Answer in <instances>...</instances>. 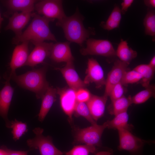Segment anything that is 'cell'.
Segmentation results:
<instances>
[{
  "label": "cell",
  "mask_w": 155,
  "mask_h": 155,
  "mask_svg": "<svg viewBox=\"0 0 155 155\" xmlns=\"http://www.w3.org/2000/svg\"><path fill=\"white\" fill-rule=\"evenodd\" d=\"M45 67L33 69L23 74L16 73L9 76L20 86L34 92L37 99L41 98L49 87L46 79Z\"/></svg>",
  "instance_id": "cell-3"
},
{
  "label": "cell",
  "mask_w": 155,
  "mask_h": 155,
  "mask_svg": "<svg viewBox=\"0 0 155 155\" xmlns=\"http://www.w3.org/2000/svg\"><path fill=\"white\" fill-rule=\"evenodd\" d=\"M74 113L76 117L82 116L85 118L92 125L96 123L92 118L88 107L85 102L76 101Z\"/></svg>",
  "instance_id": "cell-28"
},
{
  "label": "cell",
  "mask_w": 155,
  "mask_h": 155,
  "mask_svg": "<svg viewBox=\"0 0 155 155\" xmlns=\"http://www.w3.org/2000/svg\"><path fill=\"white\" fill-rule=\"evenodd\" d=\"M144 2L145 5L151 8H154L155 7V0H144Z\"/></svg>",
  "instance_id": "cell-37"
},
{
  "label": "cell",
  "mask_w": 155,
  "mask_h": 155,
  "mask_svg": "<svg viewBox=\"0 0 155 155\" xmlns=\"http://www.w3.org/2000/svg\"><path fill=\"white\" fill-rule=\"evenodd\" d=\"M7 155H28V151H16L7 148L4 146Z\"/></svg>",
  "instance_id": "cell-36"
},
{
  "label": "cell",
  "mask_w": 155,
  "mask_h": 155,
  "mask_svg": "<svg viewBox=\"0 0 155 155\" xmlns=\"http://www.w3.org/2000/svg\"><path fill=\"white\" fill-rule=\"evenodd\" d=\"M155 87L153 85H150L133 97H131L132 104H140L143 103L150 98L155 97Z\"/></svg>",
  "instance_id": "cell-25"
},
{
  "label": "cell",
  "mask_w": 155,
  "mask_h": 155,
  "mask_svg": "<svg viewBox=\"0 0 155 155\" xmlns=\"http://www.w3.org/2000/svg\"><path fill=\"white\" fill-rule=\"evenodd\" d=\"M35 47L29 54L24 66L33 67L43 62L49 56L54 43L53 42H32Z\"/></svg>",
  "instance_id": "cell-11"
},
{
  "label": "cell",
  "mask_w": 155,
  "mask_h": 155,
  "mask_svg": "<svg viewBox=\"0 0 155 155\" xmlns=\"http://www.w3.org/2000/svg\"><path fill=\"white\" fill-rule=\"evenodd\" d=\"M111 120L105 122L106 128L109 129H125L130 131L133 126L128 123L129 116L127 111L118 114Z\"/></svg>",
  "instance_id": "cell-21"
},
{
  "label": "cell",
  "mask_w": 155,
  "mask_h": 155,
  "mask_svg": "<svg viewBox=\"0 0 155 155\" xmlns=\"http://www.w3.org/2000/svg\"><path fill=\"white\" fill-rule=\"evenodd\" d=\"M108 96L104 95L99 96L91 94L86 104L90 114L95 121H96L104 114Z\"/></svg>",
  "instance_id": "cell-18"
},
{
  "label": "cell",
  "mask_w": 155,
  "mask_h": 155,
  "mask_svg": "<svg viewBox=\"0 0 155 155\" xmlns=\"http://www.w3.org/2000/svg\"><path fill=\"white\" fill-rule=\"evenodd\" d=\"M57 89L49 86L42 97L41 106L38 115V120L42 122L44 119L53 103L56 100Z\"/></svg>",
  "instance_id": "cell-20"
},
{
  "label": "cell",
  "mask_w": 155,
  "mask_h": 155,
  "mask_svg": "<svg viewBox=\"0 0 155 155\" xmlns=\"http://www.w3.org/2000/svg\"><path fill=\"white\" fill-rule=\"evenodd\" d=\"M9 128L12 129L11 133L13 138L15 141L19 140L28 131L26 123L18 121L16 119L11 121Z\"/></svg>",
  "instance_id": "cell-27"
},
{
  "label": "cell",
  "mask_w": 155,
  "mask_h": 155,
  "mask_svg": "<svg viewBox=\"0 0 155 155\" xmlns=\"http://www.w3.org/2000/svg\"><path fill=\"white\" fill-rule=\"evenodd\" d=\"M9 77L3 88L0 91V116L4 119L6 126L9 128L10 122L7 118L8 111L13 96L14 89L10 83Z\"/></svg>",
  "instance_id": "cell-13"
},
{
  "label": "cell",
  "mask_w": 155,
  "mask_h": 155,
  "mask_svg": "<svg viewBox=\"0 0 155 155\" xmlns=\"http://www.w3.org/2000/svg\"><path fill=\"white\" fill-rule=\"evenodd\" d=\"M96 147L88 145L75 146L70 150L64 153L65 155H89L90 153H95Z\"/></svg>",
  "instance_id": "cell-29"
},
{
  "label": "cell",
  "mask_w": 155,
  "mask_h": 155,
  "mask_svg": "<svg viewBox=\"0 0 155 155\" xmlns=\"http://www.w3.org/2000/svg\"><path fill=\"white\" fill-rule=\"evenodd\" d=\"M84 19L83 17L77 10L73 15L66 16L63 19L57 21L56 25L62 28L65 37L69 42L82 46L90 35L95 33L94 29L85 28L83 22Z\"/></svg>",
  "instance_id": "cell-2"
},
{
  "label": "cell",
  "mask_w": 155,
  "mask_h": 155,
  "mask_svg": "<svg viewBox=\"0 0 155 155\" xmlns=\"http://www.w3.org/2000/svg\"><path fill=\"white\" fill-rule=\"evenodd\" d=\"M80 52L84 55H98L107 57L116 55L112 44L106 40L89 38L86 40V47L81 49Z\"/></svg>",
  "instance_id": "cell-7"
},
{
  "label": "cell",
  "mask_w": 155,
  "mask_h": 155,
  "mask_svg": "<svg viewBox=\"0 0 155 155\" xmlns=\"http://www.w3.org/2000/svg\"><path fill=\"white\" fill-rule=\"evenodd\" d=\"M120 23L108 19L105 22L101 23V26L104 29L110 30L119 27Z\"/></svg>",
  "instance_id": "cell-34"
},
{
  "label": "cell",
  "mask_w": 155,
  "mask_h": 155,
  "mask_svg": "<svg viewBox=\"0 0 155 155\" xmlns=\"http://www.w3.org/2000/svg\"><path fill=\"white\" fill-rule=\"evenodd\" d=\"M152 67L155 69V56H154L148 64Z\"/></svg>",
  "instance_id": "cell-39"
},
{
  "label": "cell",
  "mask_w": 155,
  "mask_h": 155,
  "mask_svg": "<svg viewBox=\"0 0 155 155\" xmlns=\"http://www.w3.org/2000/svg\"><path fill=\"white\" fill-rule=\"evenodd\" d=\"M128 65L119 59L115 61L106 80L104 95L108 97L113 87L121 82L125 73L129 70Z\"/></svg>",
  "instance_id": "cell-10"
},
{
  "label": "cell",
  "mask_w": 155,
  "mask_h": 155,
  "mask_svg": "<svg viewBox=\"0 0 155 155\" xmlns=\"http://www.w3.org/2000/svg\"><path fill=\"white\" fill-rule=\"evenodd\" d=\"M142 78L141 75L136 70H128L124 74L121 82L123 85L139 82Z\"/></svg>",
  "instance_id": "cell-30"
},
{
  "label": "cell",
  "mask_w": 155,
  "mask_h": 155,
  "mask_svg": "<svg viewBox=\"0 0 155 155\" xmlns=\"http://www.w3.org/2000/svg\"><path fill=\"white\" fill-rule=\"evenodd\" d=\"M155 69L148 64H140L133 69L142 75V78L139 82L145 88L150 85V81L154 77Z\"/></svg>",
  "instance_id": "cell-24"
},
{
  "label": "cell",
  "mask_w": 155,
  "mask_h": 155,
  "mask_svg": "<svg viewBox=\"0 0 155 155\" xmlns=\"http://www.w3.org/2000/svg\"><path fill=\"white\" fill-rule=\"evenodd\" d=\"M57 94L60 97V104L61 108L68 117L70 123H72V115L74 113L76 100V91L70 88H57Z\"/></svg>",
  "instance_id": "cell-12"
},
{
  "label": "cell",
  "mask_w": 155,
  "mask_h": 155,
  "mask_svg": "<svg viewBox=\"0 0 155 155\" xmlns=\"http://www.w3.org/2000/svg\"><path fill=\"white\" fill-rule=\"evenodd\" d=\"M38 1L35 0H8L4 1L8 9L5 15L8 16L19 11L32 12L34 10L35 4Z\"/></svg>",
  "instance_id": "cell-19"
},
{
  "label": "cell",
  "mask_w": 155,
  "mask_h": 155,
  "mask_svg": "<svg viewBox=\"0 0 155 155\" xmlns=\"http://www.w3.org/2000/svg\"><path fill=\"white\" fill-rule=\"evenodd\" d=\"M120 150H126L131 153L140 150L144 145L150 142L142 139L133 135L130 131L125 129L118 130Z\"/></svg>",
  "instance_id": "cell-8"
},
{
  "label": "cell",
  "mask_w": 155,
  "mask_h": 155,
  "mask_svg": "<svg viewBox=\"0 0 155 155\" xmlns=\"http://www.w3.org/2000/svg\"><path fill=\"white\" fill-rule=\"evenodd\" d=\"M28 41H25L18 44L14 49L10 63L11 71L10 75L16 73V69L24 66L28 58Z\"/></svg>",
  "instance_id": "cell-15"
},
{
  "label": "cell",
  "mask_w": 155,
  "mask_h": 155,
  "mask_svg": "<svg viewBox=\"0 0 155 155\" xmlns=\"http://www.w3.org/2000/svg\"><path fill=\"white\" fill-rule=\"evenodd\" d=\"M145 33L146 35L151 36L155 40V11L153 9H150L144 20Z\"/></svg>",
  "instance_id": "cell-26"
},
{
  "label": "cell",
  "mask_w": 155,
  "mask_h": 155,
  "mask_svg": "<svg viewBox=\"0 0 155 155\" xmlns=\"http://www.w3.org/2000/svg\"><path fill=\"white\" fill-rule=\"evenodd\" d=\"M0 148V155H7V152L4 146Z\"/></svg>",
  "instance_id": "cell-40"
},
{
  "label": "cell",
  "mask_w": 155,
  "mask_h": 155,
  "mask_svg": "<svg viewBox=\"0 0 155 155\" xmlns=\"http://www.w3.org/2000/svg\"><path fill=\"white\" fill-rule=\"evenodd\" d=\"M86 74L83 81L86 85L94 83L98 88L105 85L106 80L103 69L96 59L92 58L88 59Z\"/></svg>",
  "instance_id": "cell-9"
},
{
  "label": "cell",
  "mask_w": 155,
  "mask_h": 155,
  "mask_svg": "<svg viewBox=\"0 0 155 155\" xmlns=\"http://www.w3.org/2000/svg\"><path fill=\"white\" fill-rule=\"evenodd\" d=\"M62 2L59 0L38 1L35 4L34 10L40 16L59 21L67 16L63 7Z\"/></svg>",
  "instance_id": "cell-6"
},
{
  "label": "cell",
  "mask_w": 155,
  "mask_h": 155,
  "mask_svg": "<svg viewBox=\"0 0 155 155\" xmlns=\"http://www.w3.org/2000/svg\"><path fill=\"white\" fill-rule=\"evenodd\" d=\"M116 55L120 60L129 65L136 57L137 53L129 47L126 41L121 39L116 51Z\"/></svg>",
  "instance_id": "cell-22"
},
{
  "label": "cell",
  "mask_w": 155,
  "mask_h": 155,
  "mask_svg": "<svg viewBox=\"0 0 155 155\" xmlns=\"http://www.w3.org/2000/svg\"><path fill=\"white\" fill-rule=\"evenodd\" d=\"M57 69L60 71L70 88L77 91L86 86L75 70L73 62L67 63L63 67Z\"/></svg>",
  "instance_id": "cell-17"
},
{
  "label": "cell",
  "mask_w": 155,
  "mask_h": 155,
  "mask_svg": "<svg viewBox=\"0 0 155 155\" xmlns=\"http://www.w3.org/2000/svg\"><path fill=\"white\" fill-rule=\"evenodd\" d=\"M121 9L117 6H115L108 19L120 23L121 18Z\"/></svg>",
  "instance_id": "cell-33"
},
{
  "label": "cell",
  "mask_w": 155,
  "mask_h": 155,
  "mask_svg": "<svg viewBox=\"0 0 155 155\" xmlns=\"http://www.w3.org/2000/svg\"><path fill=\"white\" fill-rule=\"evenodd\" d=\"M70 42L67 41L54 44L49 56L50 57L57 63L73 62L74 58L71 52Z\"/></svg>",
  "instance_id": "cell-16"
},
{
  "label": "cell",
  "mask_w": 155,
  "mask_h": 155,
  "mask_svg": "<svg viewBox=\"0 0 155 155\" xmlns=\"http://www.w3.org/2000/svg\"><path fill=\"white\" fill-rule=\"evenodd\" d=\"M74 128L75 134L73 144H84L96 147L100 146L101 136L106 127L104 122L102 125L96 123L86 128L74 127Z\"/></svg>",
  "instance_id": "cell-4"
},
{
  "label": "cell",
  "mask_w": 155,
  "mask_h": 155,
  "mask_svg": "<svg viewBox=\"0 0 155 155\" xmlns=\"http://www.w3.org/2000/svg\"><path fill=\"white\" fill-rule=\"evenodd\" d=\"M132 104L131 96L126 97L124 96L111 101L108 107V112L111 115H115L127 111L129 106Z\"/></svg>",
  "instance_id": "cell-23"
},
{
  "label": "cell",
  "mask_w": 155,
  "mask_h": 155,
  "mask_svg": "<svg viewBox=\"0 0 155 155\" xmlns=\"http://www.w3.org/2000/svg\"><path fill=\"white\" fill-rule=\"evenodd\" d=\"M33 12H16L9 18L8 24L5 28V30H11L15 34V37L20 36L22 33V30L32 17Z\"/></svg>",
  "instance_id": "cell-14"
},
{
  "label": "cell",
  "mask_w": 155,
  "mask_h": 155,
  "mask_svg": "<svg viewBox=\"0 0 155 155\" xmlns=\"http://www.w3.org/2000/svg\"><path fill=\"white\" fill-rule=\"evenodd\" d=\"M43 129L39 127H36L33 130L35 136L26 141L30 149L38 150L40 155H63L64 153L54 145L51 137L43 135Z\"/></svg>",
  "instance_id": "cell-5"
},
{
  "label": "cell",
  "mask_w": 155,
  "mask_h": 155,
  "mask_svg": "<svg viewBox=\"0 0 155 155\" xmlns=\"http://www.w3.org/2000/svg\"><path fill=\"white\" fill-rule=\"evenodd\" d=\"M123 86L120 82L113 87L108 95L111 101L124 96L125 89Z\"/></svg>",
  "instance_id": "cell-31"
},
{
  "label": "cell",
  "mask_w": 155,
  "mask_h": 155,
  "mask_svg": "<svg viewBox=\"0 0 155 155\" xmlns=\"http://www.w3.org/2000/svg\"><path fill=\"white\" fill-rule=\"evenodd\" d=\"M112 154L110 151H103L97 152L95 155H111Z\"/></svg>",
  "instance_id": "cell-38"
},
{
  "label": "cell",
  "mask_w": 155,
  "mask_h": 155,
  "mask_svg": "<svg viewBox=\"0 0 155 155\" xmlns=\"http://www.w3.org/2000/svg\"><path fill=\"white\" fill-rule=\"evenodd\" d=\"M91 94L86 89L82 88L76 92L75 96L76 101L80 102H86L90 99Z\"/></svg>",
  "instance_id": "cell-32"
},
{
  "label": "cell",
  "mask_w": 155,
  "mask_h": 155,
  "mask_svg": "<svg viewBox=\"0 0 155 155\" xmlns=\"http://www.w3.org/2000/svg\"><path fill=\"white\" fill-rule=\"evenodd\" d=\"M133 2V0H124L121 3V13L124 14L127 11L128 8L131 5Z\"/></svg>",
  "instance_id": "cell-35"
},
{
  "label": "cell",
  "mask_w": 155,
  "mask_h": 155,
  "mask_svg": "<svg viewBox=\"0 0 155 155\" xmlns=\"http://www.w3.org/2000/svg\"><path fill=\"white\" fill-rule=\"evenodd\" d=\"M3 20V19L1 17V13H0V32H1V27L2 23Z\"/></svg>",
  "instance_id": "cell-41"
},
{
  "label": "cell",
  "mask_w": 155,
  "mask_h": 155,
  "mask_svg": "<svg viewBox=\"0 0 155 155\" xmlns=\"http://www.w3.org/2000/svg\"><path fill=\"white\" fill-rule=\"evenodd\" d=\"M32 22L26 29L18 37L13 38L12 43L18 44L25 41L41 42L45 40L56 42L55 35L51 32L49 23L54 20L47 18L33 12Z\"/></svg>",
  "instance_id": "cell-1"
}]
</instances>
